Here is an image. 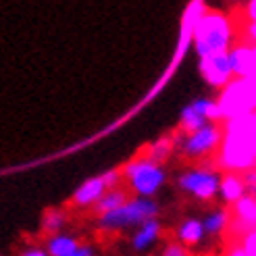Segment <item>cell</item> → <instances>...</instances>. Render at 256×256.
I'll return each mask as SVG.
<instances>
[{
  "label": "cell",
  "mask_w": 256,
  "mask_h": 256,
  "mask_svg": "<svg viewBox=\"0 0 256 256\" xmlns=\"http://www.w3.org/2000/svg\"><path fill=\"white\" fill-rule=\"evenodd\" d=\"M234 21L225 12L204 10L194 23V50L200 60L229 54L236 44Z\"/></svg>",
  "instance_id": "1"
},
{
  "label": "cell",
  "mask_w": 256,
  "mask_h": 256,
  "mask_svg": "<svg viewBox=\"0 0 256 256\" xmlns=\"http://www.w3.org/2000/svg\"><path fill=\"white\" fill-rule=\"evenodd\" d=\"M160 206L154 198H130L125 206L96 216V227L104 234L125 232V229H138L150 219H158Z\"/></svg>",
  "instance_id": "2"
},
{
  "label": "cell",
  "mask_w": 256,
  "mask_h": 256,
  "mask_svg": "<svg viewBox=\"0 0 256 256\" xmlns=\"http://www.w3.org/2000/svg\"><path fill=\"white\" fill-rule=\"evenodd\" d=\"M123 182L134 198H154L167 184V171L162 164L138 156L123 167Z\"/></svg>",
  "instance_id": "3"
},
{
  "label": "cell",
  "mask_w": 256,
  "mask_h": 256,
  "mask_svg": "<svg viewBox=\"0 0 256 256\" xmlns=\"http://www.w3.org/2000/svg\"><path fill=\"white\" fill-rule=\"evenodd\" d=\"M175 140V148L182 152L186 158L192 160H198V158H206L210 156L212 152H216L223 146V140H225V132L221 125L216 123H208L206 127L194 132V134H182L177 132L173 134Z\"/></svg>",
  "instance_id": "4"
},
{
  "label": "cell",
  "mask_w": 256,
  "mask_h": 256,
  "mask_svg": "<svg viewBox=\"0 0 256 256\" xmlns=\"http://www.w3.org/2000/svg\"><path fill=\"white\" fill-rule=\"evenodd\" d=\"M219 186H221V173L212 167H192L186 169L177 177V188L184 194L196 198L200 202H210L219 196Z\"/></svg>",
  "instance_id": "5"
},
{
  "label": "cell",
  "mask_w": 256,
  "mask_h": 256,
  "mask_svg": "<svg viewBox=\"0 0 256 256\" xmlns=\"http://www.w3.org/2000/svg\"><path fill=\"white\" fill-rule=\"evenodd\" d=\"M219 104L223 110V117H229L232 121L250 117V112L256 108V80L232 82L225 88Z\"/></svg>",
  "instance_id": "6"
},
{
  "label": "cell",
  "mask_w": 256,
  "mask_h": 256,
  "mask_svg": "<svg viewBox=\"0 0 256 256\" xmlns=\"http://www.w3.org/2000/svg\"><path fill=\"white\" fill-rule=\"evenodd\" d=\"M223 119V110L219 100H212L208 96H202L192 100L188 106L182 108V114H179V132L182 134H194L202 127H206L208 123H214Z\"/></svg>",
  "instance_id": "7"
},
{
  "label": "cell",
  "mask_w": 256,
  "mask_h": 256,
  "mask_svg": "<svg viewBox=\"0 0 256 256\" xmlns=\"http://www.w3.org/2000/svg\"><path fill=\"white\" fill-rule=\"evenodd\" d=\"M200 73L204 82L212 88H227L232 84V80L236 78L234 69H232V62H229V54H221V56H214V58H206V60H200Z\"/></svg>",
  "instance_id": "8"
},
{
  "label": "cell",
  "mask_w": 256,
  "mask_h": 256,
  "mask_svg": "<svg viewBox=\"0 0 256 256\" xmlns=\"http://www.w3.org/2000/svg\"><path fill=\"white\" fill-rule=\"evenodd\" d=\"M106 184L102 177H90L86 182L73 192L71 196V204L75 208H94L98 200L106 194Z\"/></svg>",
  "instance_id": "9"
},
{
  "label": "cell",
  "mask_w": 256,
  "mask_h": 256,
  "mask_svg": "<svg viewBox=\"0 0 256 256\" xmlns=\"http://www.w3.org/2000/svg\"><path fill=\"white\" fill-rule=\"evenodd\" d=\"M162 236V223L158 219H150L146 223H142L138 229H134L132 234V248L136 252H146L152 246L158 244V240Z\"/></svg>",
  "instance_id": "10"
},
{
  "label": "cell",
  "mask_w": 256,
  "mask_h": 256,
  "mask_svg": "<svg viewBox=\"0 0 256 256\" xmlns=\"http://www.w3.org/2000/svg\"><path fill=\"white\" fill-rule=\"evenodd\" d=\"M204 236H206V232H204L202 219H198V216H186V219L179 223L177 229H175L177 242H179V244H184L186 248L202 244Z\"/></svg>",
  "instance_id": "11"
},
{
  "label": "cell",
  "mask_w": 256,
  "mask_h": 256,
  "mask_svg": "<svg viewBox=\"0 0 256 256\" xmlns=\"http://www.w3.org/2000/svg\"><path fill=\"white\" fill-rule=\"evenodd\" d=\"M229 62H232L234 75L238 80H252V46L246 44H236L229 50Z\"/></svg>",
  "instance_id": "12"
},
{
  "label": "cell",
  "mask_w": 256,
  "mask_h": 256,
  "mask_svg": "<svg viewBox=\"0 0 256 256\" xmlns=\"http://www.w3.org/2000/svg\"><path fill=\"white\" fill-rule=\"evenodd\" d=\"M219 196L227 202V204H238L246 194L244 182H242V173H234L227 171L221 175V186H219Z\"/></svg>",
  "instance_id": "13"
},
{
  "label": "cell",
  "mask_w": 256,
  "mask_h": 256,
  "mask_svg": "<svg viewBox=\"0 0 256 256\" xmlns=\"http://www.w3.org/2000/svg\"><path fill=\"white\" fill-rule=\"evenodd\" d=\"M232 225H244L246 234H250L252 229H256V200L252 196H244L238 204H234L232 210Z\"/></svg>",
  "instance_id": "14"
},
{
  "label": "cell",
  "mask_w": 256,
  "mask_h": 256,
  "mask_svg": "<svg viewBox=\"0 0 256 256\" xmlns=\"http://www.w3.org/2000/svg\"><path fill=\"white\" fill-rule=\"evenodd\" d=\"M130 198H132V194H130V190H127V188L106 190V194L98 200V204H96L92 210H94L96 216H102V214H106V212H112V210L125 206V204L130 202Z\"/></svg>",
  "instance_id": "15"
},
{
  "label": "cell",
  "mask_w": 256,
  "mask_h": 256,
  "mask_svg": "<svg viewBox=\"0 0 256 256\" xmlns=\"http://www.w3.org/2000/svg\"><path fill=\"white\" fill-rule=\"evenodd\" d=\"M232 210L227 208H214L210 210L208 214H204L202 219V225H204V232H206V236H223L229 227H232Z\"/></svg>",
  "instance_id": "16"
},
{
  "label": "cell",
  "mask_w": 256,
  "mask_h": 256,
  "mask_svg": "<svg viewBox=\"0 0 256 256\" xmlns=\"http://www.w3.org/2000/svg\"><path fill=\"white\" fill-rule=\"evenodd\" d=\"M80 246V240L71 236V234H56V236H50L46 238V252L48 256H71Z\"/></svg>",
  "instance_id": "17"
},
{
  "label": "cell",
  "mask_w": 256,
  "mask_h": 256,
  "mask_svg": "<svg viewBox=\"0 0 256 256\" xmlns=\"http://www.w3.org/2000/svg\"><path fill=\"white\" fill-rule=\"evenodd\" d=\"M173 150H177V148H175V140H173V136H162V138L154 140V144H150V146L146 148V152H144L142 156H146L148 160L156 162V164H162L164 160L171 156V152H173Z\"/></svg>",
  "instance_id": "18"
},
{
  "label": "cell",
  "mask_w": 256,
  "mask_h": 256,
  "mask_svg": "<svg viewBox=\"0 0 256 256\" xmlns=\"http://www.w3.org/2000/svg\"><path fill=\"white\" fill-rule=\"evenodd\" d=\"M67 212L62 208H50L42 214V232L50 238V236H56L62 234V229L67 225Z\"/></svg>",
  "instance_id": "19"
},
{
  "label": "cell",
  "mask_w": 256,
  "mask_h": 256,
  "mask_svg": "<svg viewBox=\"0 0 256 256\" xmlns=\"http://www.w3.org/2000/svg\"><path fill=\"white\" fill-rule=\"evenodd\" d=\"M160 256H192L190 248H186L184 244H179V242H167V244L162 246L160 250Z\"/></svg>",
  "instance_id": "20"
},
{
  "label": "cell",
  "mask_w": 256,
  "mask_h": 256,
  "mask_svg": "<svg viewBox=\"0 0 256 256\" xmlns=\"http://www.w3.org/2000/svg\"><path fill=\"white\" fill-rule=\"evenodd\" d=\"M240 44H246L256 48V21H246L244 28H242V42Z\"/></svg>",
  "instance_id": "21"
},
{
  "label": "cell",
  "mask_w": 256,
  "mask_h": 256,
  "mask_svg": "<svg viewBox=\"0 0 256 256\" xmlns=\"http://www.w3.org/2000/svg\"><path fill=\"white\" fill-rule=\"evenodd\" d=\"M242 182H244V188H246V194L248 196H256V167L248 169L242 173Z\"/></svg>",
  "instance_id": "22"
},
{
  "label": "cell",
  "mask_w": 256,
  "mask_h": 256,
  "mask_svg": "<svg viewBox=\"0 0 256 256\" xmlns=\"http://www.w3.org/2000/svg\"><path fill=\"white\" fill-rule=\"evenodd\" d=\"M100 177L104 179V184H106V188H108V190L123 188V186H121V182H123V173H121V171H117V169H110V171H106L104 175H100Z\"/></svg>",
  "instance_id": "23"
},
{
  "label": "cell",
  "mask_w": 256,
  "mask_h": 256,
  "mask_svg": "<svg viewBox=\"0 0 256 256\" xmlns=\"http://www.w3.org/2000/svg\"><path fill=\"white\" fill-rule=\"evenodd\" d=\"M19 256H48V252L42 246H28L19 252Z\"/></svg>",
  "instance_id": "24"
},
{
  "label": "cell",
  "mask_w": 256,
  "mask_h": 256,
  "mask_svg": "<svg viewBox=\"0 0 256 256\" xmlns=\"http://www.w3.org/2000/svg\"><path fill=\"white\" fill-rule=\"evenodd\" d=\"M71 256H96V248L92 244H80Z\"/></svg>",
  "instance_id": "25"
},
{
  "label": "cell",
  "mask_w": 256,
  "mask_h": 256,
  "mask_svg": "<svg viewBox=\"0 0 256 256\" xmlns=\"http://www.w3.org/2000/svg\"><path fill=\"white\" fill-rule=\"evenodd\" d=\"M244 15H246V21H256V0H250L246 4Z\"/></svg>",
  "instance_id": "26"
},
{
  "label": "cell",
  "mask_w": 256,
  "mask_h": 256,
  "mask_svg": "<svg viewBox=\"0 0 256 256\" xmlns=\"http://www.w3.org/2000/svg\"><path fill=\"white\" fill-rule=\"evenodd\" d=\"M225 256H248V252L244 250V246H234Z\"/></svg>",
  "instance_id": "27"
},
{
  "label": "cell",
  "mask_w": 256,
  "mask_h": 256,
  "mask_svg": "<svg viewBox=\"0 0 256 256\" xmlns=\"http://www.w3.org/2000/svg\"><path fill=\"white\" fill-rule=\"evenodd\" d=\"M252 56H254V62H252V80H256V48H252Z\"/></svg>",
  "instance_id": "28"
}]
</instances>
